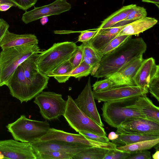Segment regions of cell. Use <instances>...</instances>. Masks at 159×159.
<instances>
[{"label": "cell", "instance_id": "1", "mask_svg": "<svg viewBox=\"0 0 159 159\" xmlns=\"http://www.w3.org/2000/svg\"><path fill=\"white\" fill-rule=\"evenodd\" d=\"M147 45L142 38H130L102 56L98 69L93 76L97 78L111 75L129 61L143 55Z\"/></svg>", "mask_w": 159, "mask_h": 159}, {"label": "cell", "instance_id": "2", "mask_svg": "<svg viewBox=\"0 0 159 159\" xmlns=\"http://www.w3.org/2000/svg\"><path fill=\"white\" fill-rule=\"evenodd\" d=\"M38 45L15 47L2 50L0 52V87L6 86L17 67L33 55L39 53Z\"/></svg>", "mask_w": 159, "mask_h": 159}, {"label": "cell", "instance_id": "3", "mask_svg": "<svg viewBox=\"0 0 159 159\" xmlns=\"http://www.w3.org/2000/svg\"><path fill=\"white\" fill-rule=\"evenodd\" d=\"M139 96L104 102L101 108L103 120L111 127L116 128L122 122L130 119L146 118L131 106Z\"/></svg>", "mask_w": 159, "mask_h": 159}, {"label": "cell", "instance_id": "4", "mask_svg": "<svg viewBox=\"0 0 159 159\" xmlns=\"http://www.w3.org/2000/svg\"><path fill=\"white\" fill-rule=\"evenodd\" d=\"M6 127L13 139L23 143H33L39 140L50 128L48 120L40 121L29 119L23 115Z\"/></svg>", "mask_w": 159, "mask_h": 159}, {"label": "cell", "instance_id": "5", "mask_svg": "<svg viewBox=\"0 0 159 159\" xmlns=\"http://www.w3.org/2000/svg\"><path fill=\"white\" fill-rule=\"evenodd\" d=\"M72 42L55 43L47 50L40 51L37 61L39 70L47 75L70 57L78 48Z\"/></svg>", "mask_w": 159, "mask_h": 159}, {"label": "cell", "instance_id": "6", "mask_svg": "<svg viewBox=\"0 0 159 159\" xmlns=\"http://www.w3.org/2000/svg\"><path fill=\"white\" fill-rule=\"evenodd\" d=\"M65 113L63 115L69 125L76 132L84 131L106 136L103 127L86 115L76 106L70 95L67 96Z\"/></svg>", "mask_w": 159, "mask_h": 159}, {"label": "cell", "instance_id": "7", "mask_svg": "<svg viewBox=\"0 0 159 159\" xmlns=\"http://www.w3.org/2000/svg\"><path fill=\"white\" fill-rule=\"evenodd\" d=\"M6 86L11 95L21 103L31 100L43 90L26 79L21 65L16 70Z\"/></svg>", "mask_w": 159, "mask_h": 159}, {"label": "cell", "instance_id": "8", "mask_svg": "<svg viewBox=\"0 0 159 159\" xmlns=\"http://www.w3.org/2000/svg\"><path fill=\"white\" fill-rule=\"evenodd\" d=\"M34 102L39 107L42 116L47 120H56L63 116L66 105L61 94L50 91H42L35 97Z\"/></svg>", "mask_w": 159, "mask_h": 159}, {"label": "cell", "instance_id": "9", "mask_svg": "<svg viewBox=\"0 0 159 159\" xmlns=\"http://www.w3.org/2000/svg\"><path fill=\"white\" fill-rule=\"evenodd\" d=\"M37 159L31 143L13 139L0 140V159Z\"/></svg>", "mask_w": 159, "mask_h": 159}, {"label": "cell", "instance_id": "10", "mask_svg": "<svg viewBox=\"0 0 159 159\" xmlns=\"http://www.w3.org/2000/svg\"><path fill=\"white\" fill-rule=\"evenodd\" d=\"M116 132L120 134L159 135V122L143 117L125 120L119 125Z\"/></svg>", "mask_w": 159, "mask_h": 159}, {"label": "cell", "instance_id": "11", "mask_svg": "<svg viewBox=\"0 0 159 159\" xmlns=\"http://www.w3.org/2000/svg\"><path fill=\"white\" fill-rule=\"evenodd\" d=\"M53 140L69 143L84 144L92 147H96L109 150L114 149L117 147L112 142H109L107 143L99 142L88 139L81 134L70 133L51 128L47 133L41 138L39 141H48Z\"/></svg>", "mask_w": 159, "mask_h": 159}, {"label": "cell", "instance_id": "12", "mask_svg": "<svg viewBox=\"0 0 159 159\" xmlns=\"http://www.w3.org/2000/svg\"><path fill=\"white\" fill-rule=\"evenodd\" d=\"M148 89L136 85H122L112 87L101 92L92 91L94 99L99 102L111 101L147 94Z\"/></svg>", "mask_w": 159, "mask_h": 159}, {"label": "cell", "instance_id": "13", "mask_svg": "<svg viewBox=\"0 0 159 159\" xmlns=\"http://www.w3.org/2000/svg\"><path fill=\"white\" fill-rule=\"evenodd\" d=\"M71 4L66 0H56L48 5L36 7L29 11H25L21 20L25 24L39 19L44 16L58 15L69 11Z\"/></svg>", "mask_w": 159, "mask_h": 159}, {"label": "cell", "instance_id": "14", "mask_svg": "<svg viewBox=\"0 0 159 159\" xmlns=\"http://www.w3.org/2000/svg\"><path fill=\"white\" fill-rule=\"evenodd\" d=\"M78 107L87 116L102 127V122L94 101L91 84L90 77L83 89L74 100Z\"/></svg>", "mask_w": 159, "mask_h": 159}, {"label": "cell", "instance_id": "15", "mask_svg": "<svg viewBox=\"0 0 159 159\" xmlns=\"http://www.w3.org/2000/svg\"><path fill=\"white\" fill-rule=\"evenodd\" d=\"M31 143L35 154L46 151H58L74 155L87 148L92 147L84 144L55 140L39 141Z\"/></svg>", "mask_w": 159, "mask_h": 159}, {"label": "cell", "instance_id": "16", "mask_svg": "<svg viewBox=\"0 0 159 159\" xmlns=\"http://www.w3.org/2000/svg\"><path fill=\"white\" fill-rule=\"evenodd\" d=\"M144 60L142 55L128 62L117 71L105 78L112 81V87L135 85L134 80V77Z\"/></svg>", "mask_w": 159, "mask_h": 159}, {"label": "cell", "instance_id": "17", "mask_svg": "<svg viewBox=\"0 0 159 159\" xmlns=\"http://www.w3.org/2000/svg\"><path fill=\"white\" fill-rule=\"evenodd\" d=\"M39 53L33 55L21 65L26 79L44 90L48 88L49 77L41 72L38 68L37 61Z\"/></svg>", "mask_w": 159, "mask_h": 159}, {"label": "cell", "instance_id": "18", "mask_svg": "<svg viewBox=\"0 0 159 159\" xmlns=\"http://www.w3.org/2000/svg\"><path fill=\"white\" fill-rule=\"evenodd\" d=\"M159 75V65L156 64L152 57L144 59L138 69L134 77L135 84L148 88L153 80Z\"/></svg>", "mask_w": 159, "mask_h": 159}, {"label": "cell", "instance_id": "19", "mask_svg": "<svg viewBox=\"0 0 159 159\" xmlns=\"http://www.w3.org/2000/svg\"><path fill=\"white\" fill-rule=\"evenodd\" d=\"M39 40L32 34H18L6 31L1 43L2 50L13 47L25 45H38Z\"/></svg>", "mask_w": 159, "mask_h": 159}, {"label": "cell", "instance_id": "20", "mask_svg": "<svg viewBox=\"0 0 159 159\" xmlns=\"http://www.w3.org/2000/svg\"><path fill=\"white\" fill-rule=\"evenodd\" d=\"M139 96L131 106L146 118L159 122V108L156 106L146 95Z\"/></svg>", "mask_w": 159, "mask_h": 159}, {"label": "cell", "instance_id": "21", "mask_svg": "<svg viewBox=\"0 0 159 159\" xmlns=\"http://www.w3.org/2000/svg\"><path fill=\"white\" fill-rule=\"evenodd\" d=\"M158 22L154 18L145 17L125 25L117 35H137L152 27Z\"/></svg>", "mask_w": 159, "mask_h": 159}, {"label": "cell", "instance_id": "22", "mask_svg": "<svg viewBox=\"0 0 159 159\" xmlns=\"http://www.w3.org/2000/svg\"><path fill=\"white\" fill-rule=\"evenodd\" d=\"M125 25L112 26L94 36L89 42L95 48L100 51L116 36Z\"/></svg>", "mask_w": 159, "mask_h": 159}, {"label": "cell", "instance_id": "23", "mask_svg": "<svg viewBox=\"0 0 159 159\" xmlns=\"http://www.w3.org/2000/svg\"><path fill=\"white\" fill-rule=\"evenodd\" d=\"M135 4H131L122 7L114 12L102 22L97 29L98 31L94 35H97L105 30L110 28L125 18L136 6Z\"/></svg>", "mask_w": 159, "mask_h": 159}, {"label": "cell", "instance_id": "24", "mask_svg": "<svg viewBox=\"0 0 159 159\" xmlns=\"http://www.w3.org/2000/svg\"><path fill=\"white\" fill-rule=\"evenodd\" d=\"M118 138L112 140V142L117 147H121L138 142L155 139L159 138V135H140L120 134Z\"/></svg>", "mask_w": 159, "mask_h": 159}, {"label": "cell", "instance_id": "25", "mask_svg": "<svg viewBox=\"0 0 159 159\" xmlns=\"http://www.w3.org/2000/svg\"><path fill=\"white\" fill-rule=\"evenodd\" d=\"M109 149L90 147L74 155L72 159H103Z\"/></svg>", "mask_w": 159, "mask_h": 159}, {"label": "cell", "instance_id": "26", "mask_svg": "<svg viewBox=\"0 0 159 159\" xmlns=\"http://www.w3.org/2000/svg\"><path fill=\"white\" fill-rule=\"evenodd\" d=\"M159 143V138L140 141L121 147H117V149L129 152H133L149 149Z\"/></svg>", "mask_w": 159, "mask_h": 159}, {"label": "cell", "instance_id": "27", "mask_svg": "<svg viewBox=\"0 0 159 159\" xmlns=\"http://www.w3.org/2000/svg\"><path fill=\"white\" fill-rule=\"evenodd\" d=\"M73 70L72 65L69 60L60 65L52 71L47 75L53 77L59 83H64L69 80L68 74Z\"/></svg>", "mask_w": 159, "mask_h": 159}, {"label": "cell", "instance_id": "28", "mask_svg": "<svg viewBox=\"0 0 159 159\" xmlns=\"http://www.w3.org/2000/svg\"><path fill=\"white\" fill-rule=\"evenodd\" d=\"M147 16V12L145 8L136 6L125 18L113 26L126 25L135 20L146 17Z\"/></svg>", "mask_w": 159, "mask_h": 159}, {"label": "cell", "instance_id": "29", "mask_svg": "<svg viewBox=\"0 0 159 159\" xmlns=\"http://www.w3.org/2000/svg\"><path fill=\"white\" fill-rule=\"evenodd\" d=\"M79 46L82 49L84 55L96 63L100 62L103 55L100 51L93 46L89 41L82 43Z\"/></svg>", "mask_w": 159, "mask_h": 159}, {"label": "cell", "instance_id": "30", "mask_svg": "<svg viewBox=\"0 0 159 159\" xmlns=\"http://www.w3.org/2000/svg\"><path fill=\"white\" fill-rule=\"evenodd\" d=\"M37 159H72L74 155L58 151H46L36 153Z\"/></svg>", "mask_w": 159, "mask_h": 159}, {"label": "cell", "instance_id": "31", "mask_svg": "<svg viewBox=\"0 0 159 159\" xmlns=\"http://www.w3.org/2000/svg\"><path fill=\"white\" fill-rule=\"evenodd\" d=\"M93 67L82 61L80 65L68 74L69 77H73L80 79L90 74Z\"/></svg>", "mask_w": 159, "mask_h": 159}, {"label": "cell", "instance_id": "32", "mask_svg": "<svg viewBox=\"0 0 159 159\" xmlns=\"http://www.w3.org/2000/svg\"><path fill=\"white\" fill-rule=\"evenodd\" d=\"M132 37V35H127L116 36L100 51L103 55L106 54L117 48L129 39Z\"/></svg>", "mask_w": 159, "mask_h": 159}, {"label": "cell", "instance_id": "33", "mask_svg": "<svg viewBox=\"0 0 159 159\" xmlns=\"http://www.w3.org/2000/svg\"><path fill=\"white\" fill-rule=\"evenodd\" d=\"M131 153L118 150L115 148L110 149L103 159H126Z\"/></svg>", "mask_w": 159, "mask_h": 159}, {"label": "cell", "instance_id": "34", "mask_svg": "<svg viewBox=\"0 0 159 159\" xmlns=\"http://www.w3.org/2000/svg\"><path fill=\"white\" fill-rule=\"evenodd\" d=\"M113 86L112 81L110 80L105 79L96 81L93 85V91L101 92L106 91L111 88Z\"/></svg>", "mask_w": 159, "mask_h": 159}, {"label": "cell", "instance_id": "35", "mask_svg": "<svg viewBox=\"0 0 159 159\" xmlns=\"http://www.w3.org/2000/svg\"><path fill=\"white\" fill-rule=\"evenodd\" d=\"M83 51L79 46L74 52L69 59L71 63L73 70L79 66L82 61Z\"/></svg>", "mask_w": 159, "mask_h": 159}, {"label": "cell", "instance_id": "36", "mask_svg": "<svg viewBox=\"0 0 159 159\" xmlns=\"http://www.w3.org/2000/svg\"><path fill=\"white\" fill-rule=\"evenodd\" d=\"M148 89L152 96L159 102V75L153 80L149 85Z\"/></svg>", "mask_w": 159, "mask_h": 159}, {"label": "cell", "instance_id": "37", "mask_svg": "<svg viewBox=\"0 0 159 159\" xmlns=\"http://www.w3.org/2000/svg\"><path fill=\"white\" fill-rule=\"evenodd\" d=\"M78 133L83 135L88 139L95 141L103 143H107L109 142V140L106 136H101L84 131H80Z\"/></svg>", "mask_w": 159, "mask_h": 159}, {"label": "cell", "instance_id": "38", "mask_svg": "<svg viewBox=\"0 0 159 159\" xmlns=\"http://www.w3.org/2000/svg\"><path fill=\"white\" fill-rule=\"evenodd\" d=\"M20 9L26 11L34 6L37 0H11Z\"/></svg>", "mask_w": 159, "mask_h": 159}, {"label": "cell", "instance_id": "39", "mask_svg": "<svg viewBox=\"0 0 159 159\" xmlns=\"http://www.w3.org/2000/svg\"><path fill=\"white\" fill-rule=\"evenodd\" d=\"M150 152L147 150L131 153L126 159H151Z\"/></svg>", "mask_w": 159, "mask_h": 159}, {"label": "cell", "instance_id": "40", "mask_svg": "<svg viewBox=\"0 0 159 159\" xmlns=\"http://www.w3.org/2000/svg\"><path fill=\"white\" fill-rule=\"evenodd\" d=\"M98 31L97 29L95 30H86L79 32L80 34L79 36L78 41L82 43L87 42L91 40Z\"/></svg>", "mask_w": 159, "mask_h": 159}, {"label": "cell", "instance_id": "41", "mask_svg": "<svg viewBox=\"0 0 159 159\" xmlns=\"http://www.w3.org/2000/svg\"><path fill=\"white\" fill-rule=\"evenodd\" d=\"M9 27V24L5 20L2 18L0 19V46L3 37Z\"/></svg>", "mask_w": 159, "mask_h": 159}, {"label": "cell", "instance_id": "42", "mask_svg": "<svg viewBox=\"0 0 159 159\" xmlns=\"http://www.w3.org/2000/svg\"><path fill=\"white\" fill-rule=\"evenodd\" d=\"M13 5L10 3H3L0 4V11H4L8 10Z\"/></svg>", "mask_w": 159, "mask_h": 159}, {"label": "cell", "instance_id": "43", "mask_svg": "<svg viewBox=\"0 0 159 159\" xmlns=\"http://www.w3.org/2000/svg\"><path fill=\"white\" fill-rule=\"evenodd\" d=\"M118 134L112 131L109 134L108 138L109 140H113L117 139L118 138Z\"/></svg>", "mask_w": 159, "mask_h": 159}, {"label": "cell", "instance_id": "44", "mask_svg": "<svg viewBox=\"0 0 159 159\" xmlns=\"http://www.w3.org/2000/svg\"><path fill=\"white\" fill-rule=\"evenodd\" d=\"M100 65V62L97 63L93 67L90 74L91 75L94 76L98 71Z\"/></svg>", "mask_w": 159, "mask_h": 159}, {"label": "cell", "instance_id": "45", "mask_svg": "<svg viewBox=\"0 0 159 159\" xmlns=\"http://www.w3.org/2000/svg\"><path fill=\"white\" fill-rule=\"evenodd\" d=\"M144 2L153 3L155 4L158 8L159 7V0H142Z\"/></svg>", "mask_w": 159, "mask_h": 159}, {"label": "cell", "instance_id": "46", "mask_svg": "<svg viewBox=\"0 0 159 159\" xmlns=\"http://www.w3.org/2000/svg\"><path fill=\"white\" fill-rule=\"evenodd\" d=\"M48 20V16H44L41 18L40 22L42 25H44L47 23Z\"/></svg>", "mask_w": 159, "mask_h": 159}, {"label": "cell", "instance_id": "47", "mask_svg": "<svg viewBox=\"0 0 159 159\" xmlns=\"http://www.w3.org/2000/svg\"><path fill=\"white\" fill-rule=\"evenodd\" d=\"M6 3H11L13 5L14 7H17L16 5L11 0H0V4Z\"/></svg>", "mask_w": 159, "mask_h": 159}, {"label": "cell", "instance_id": "48", "mask_svg": "<svg viewBox=\"0 0 159 159\" xmlns=\"http://www.w3.org/2000/svg\"><path fill=\"white\" fill-rule=\"evenodd\" d=\"M152 157L154 159H159V151L156 150V152L152 155Z\"/></svg>", "mask_w": 159, "mask_h": 159}]
</instances>
